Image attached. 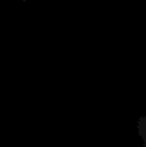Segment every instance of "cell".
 <instances>
[]
</instances>
